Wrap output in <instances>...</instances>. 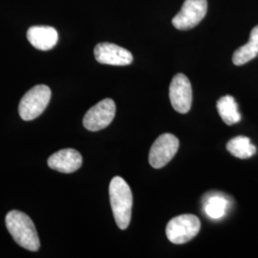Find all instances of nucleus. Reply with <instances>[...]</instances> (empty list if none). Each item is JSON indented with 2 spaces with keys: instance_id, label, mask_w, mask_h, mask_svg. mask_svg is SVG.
I'll use <instances>...</instances> for the list:
<instances>
[{
  "instance_id": "9",
  "label": "nucleus",
  "mask_w": 258,
  "mask_h": 258,
  "mask_svg": "<svg viewBox=\"0 0 258 258\" xmlns=\"http://www.w3.org/2000/svg\"><path fill=\"white\" fill-rule=\"evenodd\" d=\"M95 58L102 64L125 66L132 63L133 55L125 48L109 42L97 44L94 49Z\"/></svg>"
},
{
  "instance_id": "8",
  "label": "nucleus",
  "mask_w": 258,
  "mask_h": 258,
  "mask_svg": "<svg viewBox=\"0 0 258 258\" xmlns=\"http://www.w3.org/2000/svg\"><path fill=\"white\" fill-rule=\"evenodd\" d=\"M169 99L174 110L185 114L192 104V88L189 80L184 74L173 77L169 86Z\"/></svg>"
},
{
  "instance_id": "10",
  "label": "nucleus",
  "mask_w": 258,
  "mask_h": 258,
  "mask_svg": "<svg viewBox=\"0 0 258 258\" xmlns=\"http://www.w3.org/2000/svg\"><path fill=\"white\" fill-rule=\"evenodd\" d=\"M83 165L81 153L73 148L61 149L48 159L50 168L62 173H72L77 171Z\"/></svg>"
},
{
  "instance_id": "7",
  "label": "nucleus",
  "mask_w": 258,
  "mask_h": 258,
  "mask_svg": "<svg viewBox=\"0 0 258 258\" xmlns=\"http://www.w3.org/2000/svg\"><path fill=\"white\" fill-rule=\"evenodd\" d=\"M116 114V104L111 99H104L94 105L83 117V126L96 132L107 127Z\"/></svg>"
},
{
  "instance_id": "15",
  "label": "nucleus",
  "mask_w": 258,
  "mask_h": 258,
  "mask_svg": "<svg viewBox=\"0 0 258 258\" xmlns=\"http://www.w3.org/2000/svg\"><path fill=\"white\" fill-rule=\"evenodd\" d=\"M227 150L232 156L239 159H249L256 153V148L245 136H237L231 139L227 144Z\"/></svg>"
},
{
  "instance_id": "12",
  "label": "nucleus",
  "mask_w": 258,
  "mask_h": 258,
  "mask_svg": "<svg viewBox=\"0 0 258 258\" xmlns=\"http://www.w3.org/2000/svg\"><path fill=\"white\" fill-rule=\"evenodd\" d=\"M229 207L230 200L224 194L213 192L207 194L204 198V211L210 218L214 220L224 217Z\"/></svg>"
},
{
  "instance_id": "1",
  "label": "nucleus",
  "mask_w": 258,
  "mask_h": 258,
  "mask_svg": "<svg viewBox=\"0 0 258 258\" xmlns=\"http://www.w3.org/2000/svg\"><path fill=\"white\" fill-rule=\"evenodd\" d=\"M109 197L117 226L120 230H126L131 220L133 196L128 184L120 176H116L111 180Z\"/></svg>"
},
{
  "instance_id": "14",
  "label": "nucleus",
  "mask_w": 258,
  "mask_h": 258,
  "mask_svg": "<svg viewBox=\"0 0 258 258\" xmlns=\"http://www.w3.org/2000/svg\"><path fill=\"white\" fill-rule=\"evenodd\" d=\"M216 107L222 120L226 124L232 125L239 122L241 120L237 102L232 96L227 95L220 98L217 102Z\"/></svg>"
},
{
  "instance_id": "5",
  "label": "nucleus",
  "mask_w": 258,
  "mask_h": 258,
  "mask_svg": "<svg viewBox=\"0 0 258 258\" xmlns=\"http://www.w3.org/2000/svg\"><path fill=\"white\" fill-rule=\"evenodd\" d=\"M179 149V140L170 133L162 134L157 138L149 151V164L153 168H162L175 156Z\"/></svg>"
},
{
  "instance_id": "2",
  "label": "nucleus",
  "mask_w": 258,
  "mask_h": 258,
  "mask_svg": "<svg viewBox=\"0 0 258 258\" xmlns=\"http://www.w3.org/2000/svg\"><path fill=\"white\" fill-rule=\"evenodd\" d=\"M6 227L11 235L20 247L31 251H37L40 247L34 222L19 211H11L6 215Z\"/></svg>"
},
{
  "instance_id": "6",
  "label": "nucleus",
  "mask_w": 258,
  "mask_h": 258,
  "mask_svg": "<svg viewBox=\"0 0 258 258\" xmlns=\"http://www.w3.org/2000/svg\"><path fill=\"white\" fill-rule=\"evenodd\" d=\"M207 12V0H184L182 9L172 19V24L181 31L192 29L203 20Z\"/></svg>"
},
{
  "instance_id": "4",
  "label": "nucleus",
  "mask_w": 258,
  "mask_h": 258,
  "mask_svg": "<svg viewBox=\"0 0 258 258\" xmlns=\"http://www.w3.org/2000/svg\"><path fill=\"white\" fill-rule=\"evenodd\" d=\"M201 222L194 214H182L172 218L166 226V236L177 245L189 242L199 233Z\"/></svg>"
},
{
  "instance_id": "11",
  "label": "nucleus",
  "mask_w": 258,
  "mask_h": 258,
  "mask_svg": "<svg viewBox=\"0 0 258 258\" xmlns=\"http://www.w3.org/2000/svg\"><path fill=\"white\" fill-rule=\"evenodd\" d=\"M29 42L38 50L48 51L55 46L58 34L55 28L50 26H33L27 32Z\"/></svg>"
},
{
  "instance_id": "3",
  "label": "nucleus",
  "mask_w": 258,
  "mask_h": 258,
  "mask_svg": "<svg viewBox=\"0 0 258 258\" xmlns=\"http://www.w3.org/2000/svg\"><path fill=\"white\" fill-rule=\"evenodd\" d=\"M51 89L44 84H38L29 90L19 102V112L24 120L39 117L51 100Z\"/></svg>"
},
{
  "instance_id": "13",
  "label": "nucleus",
  "mask_w": 258,
  "mask_h": 258,
  "mask_svg": "<svg viewBox=\"0 0 258 258\" xmlns=\"http://www.w3.org/2000/svg\"><path fill=\"white\" fill-rule=\"evenodd\" d=\"M258 55V25L250 32L249 41L245 45L239 47L232 55L233 64H246Z\"/></svg>"
}]
</instances>
